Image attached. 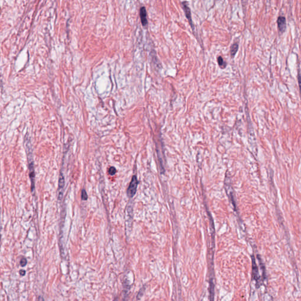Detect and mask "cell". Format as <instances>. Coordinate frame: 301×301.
Wrapping results in <instances>:
<instances>
[{
    "label": "cell",
    "mask_w": 301,
    "mask_h": 301,
    "mask_svg": "<svg viewBox=\"0 0 301 301\" xmlns=\"http://www.w3.org/2000/svg\"><path fill=\"white\" fill-rule=\"evenodd\" d=\"M27 157H28V168H29V175L30 178L31 183V191L33 193H34L35 191V170H34V160H33V155L32 153V149L30 143L27 144Z\"/></svg>",
    "instance_id": "obj_1"
},
{
    "label": "cell",
    "mask_w": 301,
    "mask_h": 301,
    "mask_svg": "<svg viewBox=\"0 0 301 301\" xmlns=\"http://www.w3.org/2000/svg\"><path fill=\"white\" fill-rule=\"evenodd\" d=\"M138 184V181L137 180L136 176H133L132 179L130 182V184L127 189L128 196L129 198H132L136 194Z\"/></svg>",
    "instance_id": "obj_2"
},
{
    "label": "cell",
    "mask_w": 301,
    "mask_h": 301,
    "mask_svg": "<svg viewBox=\"0 0 301 301\" xmlns=\"http://www.w3.org/2000/svg\"><path fill=\"white\" fill-rule=\"evenodd\" d=\"M187 2H182V8H183V10L185 12V14L186 17L187 18L189 23V24L192 29L193 31H194V24H193V21L192 20V15H191V10H190V8L189 7V6L187 5Z\"/></svg>",
    "instance_id": "obj_3"
},
{
    "label": "cell",
    "mask_w": 301,
    "mask_h": 301,
    "mask_svg": "<svg viewBox=\"0 0 301 301\" xmlns=\"http://www.w3.org/2000/svg\"><path fill=\"white\" fill-rule=\"evenodd\" d=\"M278 29L281 33H284L286 30L287 28V22L286 19L284 17H279L277 20Z\"/></svg>",
    "instance_id": "obj_4"
},
{
    "label": "cell",
    "mask_w": 301,
    "mask_h": 301,
    "mask_svg": "<svg viewBox=\"0 0 301 301\" xmlns=\"http://www.w3.org/2000/svg\"><path fill=\"white\" fill-rule=\"evenodd\" d=\"M65 184V181H64V178L62 174L61 173L59 179V183H58V191H59V195H58V199L60 200L61 199L62 197L63 194V189L64 187Z\"/></svg>",
    "instance_id": "obj_5"
},
{
    "label": "cell",
    "mask_w": 301,
    "mask_h": 301,
    "mask_svg": "<svg viewBox=\"0 0 301 301\" xmlns=\"http://www.w3.org/2000/svg\"><path fill=\"white\" fill-rule=\"evenodd\" d=\"M140 14V18L141 20V23L144 26H145L148 24V20H147V10L145 7H142L140 8L139 11Z\"/></svg>",
    "instance_id": "obj_6"
},
{
    "label": "cell",
    "mask_w": 301,
    "mask_h": 301,
    "mask_svg": "<svg viewBox=\"0 0 301 301\" xmlns=\"http://www.w3.org/2000/svg\"><path fill=\"white\" fill-rule=\"evenodd\" d=\"M239 48V44L238 43H235L233 44L231 46V49H230V54L231 55L232 58H234L235 54H236Z\"/></svg>",
    "instance_id": "obj_7"
},
{
    "label": "cell",
    "mask_w": 301,
    "mask_h": 301,
    "mask_svg": "<svg viewBox=\"0 0 301 301\" xmlns=\"http://www.w3.org/2000/svg\"><path fill=\"white\" fill-rule=\"evenodd\" d=\"M252 268H253V274H254V278L255 279V280L256 281L258 280V277H259V274H258V267L256 266V263H255V260L254 259V258L252 259Z\"/></svg>",
    "instance_id": "obj_8"
},
{
    "label": "cell",
    "mask_w": 301,
    "mask_h": 301,
    "mask_svg": "<svg viewBox=\"0 0 301 301\" xmlns=\"http://www.w3.org/2000/svg\"><path fill=\"white\" fill-rule=\"evenodd\" d=\"M217 60H218V65L220 67V68L224 69V68H226V67H227V63L223 61V59L222 58V57H220V56L218 57V58H217Z\"/></svg>",
    "instance_id": "obj_9"
},
{
    "label": "cell",
    "mask_w": 301,
    "mask_h": 301,
    "mask_svg": "<svg viewBox=\"0 0 301 301\" xmlns=\"http://www.w3.org/2000/svg\"><path fill=\"white\" fill-rule=\"evenodd\" d=\"M87 199H88L87 194L86 191H85V189H83L82 191V199L84 201H86Z\"/></svg>",
    "instance_id": "obj_10"
},
{
    "label": "cell",
    "mask_w": 301,
    "mask_h": 301,
    "mask_svg": "<svg viewBox=\"0 0 301 301\" xmlns=\"http://www.w3.org/2000/svg\"><path fill=\"white\" fill-rule=\"evenodd\" d=\"M116 169L115 168H114V167L112 166V167H111V168L109 169V174H110L111 175H114L116 174Z\"/></svg>",
    "instance_id": "obj_11"
},
{
    "label": "cell",
    "mask_w": 301,
    "mask_h": 301,
    "mask_svg": "<svg viewBox=\"0 0 301 301\" xmlns=\"http://www.w3.org/2000/svg\"><path fill=\"white\" fill-rule=\"evenodd\" d=\"M27 260L25 258L21 259V260L20 261V265H21V266L24 267V266H25L27 265Z\"/></svg>",
    "instance_id": "obj_12"
},
{
    "label": "cell",
    "mask_w": 301,
    "mask_h": 301,
    "mask_svg": "<svg viewBox=\"0 0 301 301\" xmlns=\"http://www.w3.org/2000/svg\"><path fill=\"white\" fill-rule=\"evenodd\" d=\"M20 272V275H21V276H24V275H25V272H25V270H24V269H21V270H20V272Z\"/></svg>",
    "instance_id": "obj_13"
},
{
    "label": "cell",
    "mask_w": 301,
    "mask_h": 301,
    "mask_svg": "<svg viewBox=\"0 0 301 301\" xmlns=\"http://www.w3.org/2000/svg\"><path fill=\"white\" fill-rule=\"evenodd\" d=\"M37 301H44V299L43 298V296H39L38 298V299H37Z\"/></svg>",
    "instance_id": "obj_14"
},
{
    "label": "cell",
    "mask_w": 301,
    "mask_h": 301,
    "mask_svg": "<svg viewBox=\"0 0 301 301\" xmlns=\"http://www.w3.org/2000/svg\"><path fill=\"white\" fill-rule=\"evenodd\" d=\"M0 231H1V230H0ZM0 242H1V232H0Z\"/></svg>",
    "instance_id": "obj_15"
}]
</instances>
